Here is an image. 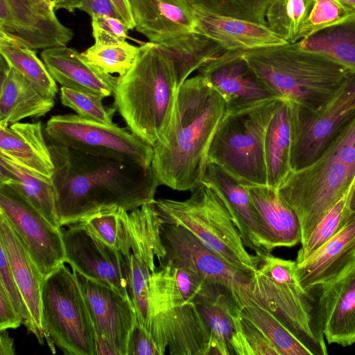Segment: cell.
<instances>
[{"label":"cell","instance_id":"cell-30","mask_svg":"<svg viewBox=\"0 0 355 355\" xmlns=\"http://www.w3.org/2000/svg\"><path fill=\"white\" fill-rule=\"evenodd\" d=\"M294 134L293 104L279 98L266 128L264 151L267 185L278 189L291 172Z\"/></svg>","mask_w":355,"mask_h":355},{"label":"cell","instance_id":"cell-11","mask_svg":"<svg viewBox=\"0 0 355 355\" xmlns=\"http://www.w3.org/2000/svg\"><path fill=\"white\" fill-rule=\"evenodd\" d=\"M44 132L58 144L88 155L152 166L153 147L128 127L67 114L51 117Z\"/></svg>","mask_w":355,"mask_h":355},{"label":"cell","instance_id":"cell-18","mask_svg":"<svg viewBox=\"0 0 355 355\" xmlns=\"http://www.w3.org/2000/svg\"><path fill=\"white\" fill-rule=\"evenodd\" d=\"M198 71L223 98L228 112L278 98L250 66L243 51H225Z\"/></svg>","mask_w":355,"mask_h":355},{"label":"cell","instance_id":"cell-20","mask_svg":"<svg viewBox=\"0 0 355 355\" xmlns=\"http://www.w3.org/2000/svg\"><path fill=\"white\" fill-rule=\"evenodd\" d=\"M318 318L329 344L355 343V261L338 277L320 286Z\"/></svg>","mask_w":355,"mask_h":355},{"label":"cell","instance_id":"cell-43","mask_svg":"<svg viewBox=\"0 0 355 355\" xmlns=\"http://www.w3.org/2000/svg\"><path fill=\"white\" fill-rule=\"evenodd\" d=\"M121 209L123 208L115 207L102 209L82 218L78 223L102 241L116 249Z\"/></svg>","mask_w":355,"mask_h":355},{"label":"cell","instance_id":"cell-54","mask_svg":"<svg viewBox=\"0 0 355 355\" xmlns=\"http://www.w3.org/2000/svg\"><path fill=\"white\" fill-rule=\"evenodd\" d=\"M349 209L352 214H355V180L353 184V187L350 196Z\"/></svg>","mask_w":355,"mask_h":355},{"label":"cell","instance_id":"cell-41","mask_svg":"<svg viewBox=\"0 0 355 355\" xmlns=\"http://www.w3.org/2000/svg\"><path fill=\"white\" fill-rule=\"evenodd\" d=\"M103 98L90 92L66 87L60 88V101L64 106L72 109L81 117L110 125L114 123L112 116L115 110L105 106Z\"/></svg>","mask_w":355,"mask_h":355},{"label":"cell","instance_id":"cell-8","mask_svg":"<svg viewBox=\"0 0 355 355\" xmlns=\"http://www.w3.org/2000/svg\"><path fill=\"white\" fill-rule=\"evenodd\" d=\"M279 98L228 112L212 140L208 163L245 187L267 185L265 135Z\"/></svg>","mask_w":355,"mask_h":355},{"label":"cell","instance_id":"cell-2","mask_svg":"<svg viewBox=\"0 0 355 355\" xmlns=\"http://www.w3.org/2000/svg\"><path fill=\"white\" fill-rule=\"evenodd\" d=\"M227 113L223 98L199 73L180 85L171 124L153 146L160 185L191 191L202 180L212 140Z\"/></svg>","mask_w":355,"mask_h":355},{"label":"cell","instance_id":"cell-22","mask_svg":"<svg viewBox=\"0 0 355 355\" xmlns=\"http://www.w3.org/2000/svg\"><path fill=\"white\" fill-rule=\"evenodd\" d=\"M193 5L196 31L214 40L225 51H245L287 43L268 25L211 12Z\"/></svg>","mask_w":355,"mask_h":355},{"label":"cell","instance_id":"cell-9","mask_svg":"<svg viewBox=\"0 0 355 355\" xmlns=\"http://www.w3.org/2000/svg\"><path fill=\"white\" fill-rule=\"evenodd\" d=\"M253 274L257 294L309 349L312 355H327V348L309 292L296 276V261L274 257H260Z\"/></svg>","mask_w":355,"mask_h":355},{"label":"cell","instance_id":"cell-57","mask_svg":"<svg viewBox=\"0 0 355 355\" xmlns=\"http://www.w3.org/2000/svg\"><path fill=\"white\" fill-rule=\"evenodd\" d=\"M52 1V0H51Z\"/></svg>","mask_w":355,"mask_h":355},{"label":"cell","instance_id":"cell-45","mask_svg":"<svg viewBox=\"0 0 355 355\" xmlns=\"http://www.w3.org/2000/svg\"><path fill=\"white\" fill-rule=\"evenodd\" d=\"M0 284L3 286L9 295L15 309L22 320V324L33 333V327L28 309L17 286L10 268L6 254L0 245Z\"/></svg>","mask_w":355,"mask_h":355},{"label":"cell","instance_id":"cell-31","mask_svg":"<svg viewBox=\"0 0 355 355\" xmlns=\"http://www.w3.org/2000/svg\"><path fill=\"white\" fill-rule=\"evenodd\" d=\"M0 184L13 187L50 223L62 227L58 216L52 180L31 172L0 155Z\"/></svg>","mask_w":355,"mask_h":355},{"label":"cell","instance_id":"cell-5","mask_svg":"<svg viewBox=\"0 0 355 355\" xmlns=\"http://www.w3.org/2000/svg\"><path fill=\"white\" fill-rule=\"evenodd\" d=\"M355 180V116L313 163L292 171L277 191L295 211L304 242Z\"/></svg>","mask_w":355,"mask_h":355},{"label":"cell","instance_id":"cell-42","mask_svg":"<svg viewBox=\"0 0 355 355\" xmlns=\"http://www.w3.org/2000/svg\"><path fill=\"white\" fill-rule=\"evenodd\" d=\"M354 10L355 8L337 0H315L311 12L300 30L299 41L337 23Z\"/></svg>","mask_w":355,"mask_h":355},{"label":"cell","instance_id":"cell-23","mask_svg":"<svg viewBox=\"0 0 355 355\" xmlns=\"http://www.w3.org/2000/svg\"><path fill=\"white\" fill-rule=\"evenodd\" d=\"M355 261V214L347 223L303 261L296 263V276L306 291L320 287Z\"/></svg>","mask_w":355,"mask_h":355},{"label":"cell","instance_id":"cell-33","mask_svg":"<svg viewBox=\"0 0 355 355\" xmlns=\"http://www.w3.org/2000/svg\"><path fill=\"white\" fill-rule=\"evenodd\" d=\"M298 42L302 49L323 54L355 71V10Z\"/></svg>","mask_w":355,"mask_h":355},{"label":"cell","instance_id":"cell-55","mask_svg":"<svg viewBox=\"0 0 355 355\" xmlns=\"http://www.w3.org/2000/svg\"><path fill=\"white\" fill-rule=\"evenodd\" d=\"M339 2L347 5L349 7H352L353 8H355V0H337Z\"/></svg>","mask_w":355,"mask_h":355},{"label":"cell","instance_id":"cell-13","mask_svg":"<svg viewBox=\"0 0 355 355\" xmlns=\"http://www.w3.org/2000/svg\"><path fill=\"white\" fill-rule=\"evenodd\" d=\"M292 104L294 134L291 168L297 171L316 160L355 116V71L317 112L307 114L300 110L295 103Z\"/></svg>","mask_w":355,"mask_h":355},{"label":"cell","instance_id":"cell-4","mask_svg":"<svg viewBox=\"0 0 355 355\" xmlns=\"http://www.w3.org/2000/svg\"><path fill=\"white\" fill-rule=\"evenodd\" d=\"M178 89L172 60L148 42L139 46L133 66L119 77L114 105L127 127L153 146L171 124Z\"/></svg>","mask_w":355,"mask_h":355},{"label":"cell","instance_id":"cell-26","mask_svg":"<svg viewBox=\"0 0 355 355\" xmlns=\"http://www.w3.org/2000/svg\"><path fill=\"white\" fill-rule=\"evenodd\" d=\"M0 155L52 180L54 165L41 122L0 124Z\"/></svg>","mask_w":355,"mask_h":355},{"label":"cell","instance_id":"cell-16","mask_svg":"<svg viewBox=\"0 0 355 355\" xmlns=\"http://www.w3.org/2000/svg\"><path fill=\"white\" fill-rule=\"evenodd\" d=\"M44 0H0V35L32 50L67 46L73 31Z\"/></svg>","mask_w":355,"mask_h":355},{"label":"cell","instance_id":"cell-46","mask_svg":"<svg viewBox=\"0 0 355 355\" xmlns=\"http://www.w3.org/2000/svg\"><path fill=\"white\" fill-rule=\"evenodd\" d=\"M162 264L169 266L177 287L184 300L194 301L205 281L196 272L184 266L171 261H165L160 265Z\"/></svg>","mask_w":355,"mask_h":355},{"label":"cell","instance_id":"cell-51","mask_svg":"<svg viewBox=\"0 0 355 355\" xmlns=\"http://www.w3.org/2000/svg\"><path fill=\"white\" fill-rule=\"evenodd\" d=\"M96 355H120L109 341L96 335Z\"/></svg>","mask_w":355,"mask_h":355},{"label":"cell","instance_id":"cell-35","mask_svg":"<svg viewBox=\"0 0 355 355\" xmlns=\"http://www.w3.org/2000/svg\"><path fill=\"white\" fill-rule=\"evenodd\" d=\"M241 315L261 331L280 355H312L278 317L266 307L246 306L241 309Z\"/></svg>","mask_w":355,"mask_h":355},{"label":"cell","instance_id":"cell-28","mask_svg":"<svg viewBox=\"0 0 355 355\" xmlns=\"http://www.w3.org/2000/svg\"><path fill=\"white\" fill-rule=\"evenodd\" d=\"M54 98L43 95L1 58L0 124L10 125L27 117L44 116Z\"/></svg>","mask_w":355,"mask_h":355},{"label":"cell","instance_id":"cell-17","mask_svg":"<svg viewBox=\"0 0 355 355\" xmlns=\"http://www.w3.org/2000/svg\"><path fill=\"white\" fill-rule=\"evenodd\" d=\"M73 272L87 304L96 335L109 341L120 355H127L128 340L137 322L131 299L76 270Z\"/></svg>","mask_w":355,"mask_h":355},{"label":"cell","instance_id":"cell-48","mask_svg":"<svg viewBox=\"0 0 355 355\" xmlns=\"http://www.w3.org/2000/svg\"><path fill=\"white\" fill-rule=\"evenodd\" d=\"M21 324V318L5 288L0 284V330L17 329Z\"/></svg>","mask_w":355,"mask_h":355},{"label":"cell","instance_id":"cell-21","mask_svg":"<svg viewBox=\"0 0 355 355\" xmlns=\"http://www.w3.org/2000/svg\"><path fill=\"white\" fill-rule=\"evenodd\" d=\"M136 31L150 42L162 44L196 31L191 0H128Z\"/></svg>","mask_w":355,"mask_h":355},{"label":"cell","instance_id":"cell-40","mask_svg":"<svg viewBox=\"0 0 355 355\" xmlns=\"http://www.w3.org/2000/svg\"><path fill=\"white\" fill-rule=\"evenodd\" d=\"M231 350L232 354L237 355H280L261 331L243 317L241 312L236 318Z\"/></svg>","mask_w":355,"mask_h":355},{"label":"cell","instance_id":"cell-50","mask_svg":"<svg viewBox=\"0 0 355 355\" xmlns=\"http://www.w3.org/2000/svg\"><path fill=\"white\" fill-rule=\"evenodd\" d=\"M121 20L127 24L130 30L135 28L128 0H112Z\"/></svg>","mask_w":355,"mask_h":355},{"label":"cell","instance_id":"cell-25","mask_svg":"<svg viewBox=\"0 0 355 355\" xmlns=\"http://www.w3.org/2000/svg\"><path fill=\"white\" fill-rule=\"evenodd\" d=\"M0 245L4 250L13 277L31 313L33 334L38 342L43 344L42 288L44 277L1 213Z\"/></svg>","mask_w":355,"mask_h":355},{"label":"cell","instance_id":"cell-53","mask_svg":"<svg viewBox=\"0 0 355 355\" xmlns=\"http://www.w3.org/2000/svg\"><path fill=\"white\" fill-rule=\"evenodd\" d=\"M83 0H52L53 8L55 10L64 9L68 12H73L76 9H78Z\"/></svg>","mask_w":355,"mask_h":355},{"label":"cell","instance_id":"cell-47","mask_svg":"<svg viewBox=\"0 0 355 355\" xmlns=\"http://www.w3.org/2000/svg\"><path fill=\"white\" fill-rule=\"evenodd\" d=\"M127 355H162L151 335L138 322L130 336Z\"/></svg>","mask_w":355,"mask_h":355},{"label":"cell","instance_id":"cell-3","mask_svg":"<svg viewBox=\"0 0 355 355\" xmlns=\"http://www.w3.org/2000/svg\"><path fill=\"white\" fill-rule=\"evenodd\" d=\"M250 66L278 98L307 114L317 112L340 89L351 69L298 42L243 51Z\"/></svg>","mask_w":355,"mask_h":355},{"label":"cell","instance_id":"cell-12","mask_svg":"<svg viewBox=\"0 0 355 355\" xmlns=\"http://www.w3.org/2000/svg\"><path fill=\"white\" fill-rule=\"evenodd\" d=\"M162 237L166 254L159 265L165 261H171L184 266L196 272L205 281L223 286L241 309L249 306L266 308L256 293L253 275L229 264L187 230L164 223Z\"/></svg>","mask_w":355,"mask_h":355},{"label":"cell","instance_id":"cell-36","mask_svg":"<svg viewBox=\"0 0 355 355\" xmlns=\"http://www.w3.org/2000/svg\"><path fill=\"white\" fill-rule=\"evenodd\" d=\"M314 3L315 0H275L266 12L267 25L287 43L298 42Z\"/></svg>","mask_w":355,"mask_h":355},{"label":"cell","instance_id":"cell-10","mask_svg":"<svg viewBox=\"0 0 355 355\" xmlns=\"http://www.w3.org/2000/svg\"><path fill=\"white\" fill-rule=\"evenodd\" d=\"M42 324L53 353L55 345L64 354L96 355V334L87 304L73 272L64 263L43 282Z\"/></svg>","mask_w":355,"mask_h":355},{"label":"cell","instance_id":"cell-27","mask_svg":"<svg viewBox=\"0 0 355 355\" xmlns=\"http://www.w3.org/2000/svg\"><path fill=\"white\" fill-rule=\"evenodd\" d=\"M193 302L210 333V354H232L231 341L241 309L230 292L205 281Z\"/></svg>","mask_w":355,"mask_h":355},{"label":"cell","instance_id":"cell-52","mask_svg":"<svg viewBox=\"0 0 355 355\" xmlns=\"http://www.w3.org/2000/svg\"><path fill=\"white\" fill-rule=\"evenodd\" d=\"M13 339L7 329L0 330V355H14Z\"/></svg>","mask_w":355,"mask_h":355},{"label":"cell","instance_id":"cell-19","mask_svg":"<svg viewBox=\"0 0 355 355\" xmlns=\"http://www.w3.org/2000/svg\"><path fill=\"white\" fill-rule=\"evenodd\" d=\"M211 185L227 205L245 247L259 257L272 251L266 229L248 189L218 166L208 163L202 180Z\"/></svg>","mask_w":355,"mask_h":355},{"label":"cell","instance_id":"cell-49","mask_svg":"<svg viewBox=\"0 0 355 355\" xmlns=\"http://www.w3.org/2000/svg\"><path fill=\"white\" fill-rule=\"evenodd\" d=\"M78 9L91 17L94 15H107L121 19L112 0H83Z\"/></svg>","mask_w":355,"mask_h":355},{"label":"cell","instance_id":"cell-24","mask_svg":"<svg viewBox=\"0 0 355 355\" xmlns=\"http://www.w3.org/2000/svg\"><path fill=\"white\" fill-rule=\"evenodd\" d=\"M40 56L52 78L62 87L103 98L114 94L119 76L91 64L75 49L67 46L49 48L42 50Z\"/></svg>","mask_w":355,"mask_h":355},{"label":"cell","instance_id":"cell-6","mask_svg":"<svg viewBox=\"0 0 355 355\" xmlns=\"http://www.w3.org/2000/svg\"><path fill=\"white\" fill-rule=\"evenodd\" d=\"M154 203L164 223L185 228L229 264L253 275L260 258L248 252L227 205L208 183L201 181L186 200Z\"/></svg>","mask_w":355,"mask_h":355},{"label":"cell","instance_id":"cell-37","mask_svg":"<svg viewBox=\"0 0 355 355\" xmlns=\"http://www.w3.org/2000/svg\"><path fill=\"white\" fill-rule=\"evenodd\" d=\"M353 184L320 220L308 238L301 243V248L297 252L295 260L297 263L311 256L336 234L349 220L353 215L349 209Z\"/></svg>","mask_w":355,"mask_h":355},{"label":"cell","instance_id":"cell-34","mask_svg":"<svg viewBox=\"0 0 355 355\" xmlns=\"http://www.w3.org/2000/svg\"><path fill=\"white\" fill-rule=\"evenodd\" d=\"M0 54L6 63L29 81L43 95L55 98L56 82L35 51L0 35Z\"/></svg>","mask_w":355,"mask_h":355},{"label":"cell","instance_id":"cell-15","mask_svg":"<svg viewBox=\"0 0 355 355\" xmlns=\"http://www.w3.org/2000/svg\"><path fill=\"white\" fill-rule=\"evenodd\" d=\"M62 230L65 262L84 276L128 297V257L77 223Z\"/></svg>","mask_w":355,"mask_h":355},{"label":"cell","instance_id":"cell-29","mask_svg":"<svg viewBox=\"0 0 355 355\" xmlns=\"http://www.w3.org/2000/svg\"><path fill=\"white\" fill-rule=\"evenodd\" d=\"M266 229L270 245L293 247L302 242V228L295 211L268 185L246 187Z\"/></svg>","mask_w":355,"mask_h":355},{"label":"cell","instance_id":"cell-7","mask_svg":"<svg viewBox=\"0 0 355 355\" xmlns=\"http://www.w3.org/2000/svg\"><path fill=\"white\" fill-rule=\"evenodd\" d=\"M146 330L162 355H210V333L195 302L187 301L169 266L150 273Z\"/></svg>","mask_w":355,"mask_h":355},{"label":"cell","instance_id":"cell-56","mask_svg":"<svg viewBox=\"0 0 355 355\" xmlns=\"http://www.w3.org/2000/svg\"><path fill=\"white\" fill-rule=\"evenodd\" d=\"M45 1L48 2V3H50L51 4H53L52 3V1L51 0H44Z\"/></svg>","mask_w":355,"mask_h":355},{"label":"cell","instance_id":"cell-1","mask_svg":"<svg viewBox=\"0 0 355 355\" xmlns=\"http://www.w3.org/2000/svg\"><path fill=\"white\" fill-rule=\"evenodd\" d=\"M45 137L54 165L61 227L102 209L119 207L130 211L155 200L160 184L152 166L88 155Z\"/></svg>","mask_w":355,"mask_h":355},{"label":"cell","instance_id":"cell-32","mask_svg":"<svg viewBox=\"0 0 355 355\" xmlns=\"http://www.w3.org/2000/svg\"><path fill=\"white\" fill-rule=\"evenodd\" d=\"M157 45L173 62L178 87L193 71L225 52L219 44L197 31L180 35Z\"/></svg>","mask_w":355,"mask_h":355},{"label":"cell","instance_id":"cell-39","mask_svg":"<svg viewBox=\"0 0 355 355\" xmlns=\"http://www.w3.org/2000/svg\"><path fill=\"white\" fill-rule=\"evenodd\" d=\"M275 0H191L209 12L267 25L266 12Z\"/></svg>","mask_w":355,"mask_h":355},{"label":"cell","instance_id":"cell-38","mask_svg":"<svg viewBox=\"0 0 355 355\" xmlns=\"http://www.w3.org/2000/svg\"><path fill=\"white\" fill-rule=\"evenodd\" d=\"M139 47L126 41L109 44H94L81 53L84 58L108 74L122 77L133 66Z\"/></svg>","mask_w":355,"mask_h":355},{"label":"cell","instance_id":"cell-44","mask_svg":"<svg viewBox=\"0 0 355 355\" xmlns=\"http://www.w3.org/2000/svg\"><path fill=\"white\" fill-rule=\"evenodd\" d=\"M91 19L94 44H109L125 41L130 28L121 19L107 15H94Z\"/></svg>","mask_w":355,"mask_h":355},{"label":"cell","instance_id":"cell-14","mask_svg":"<svg viewBox=\"0 0 355 355\" xmlns=\"http://www.w3.org/2000/svg\"><path fill=\"white\" fill-rule=\"evenodd\" d=\"M0 213L45 278L65 262L62 230L50 223L13 187L0 184Z\"/></svg>","mask_w":355,"mask_h":355}]
</instances>
